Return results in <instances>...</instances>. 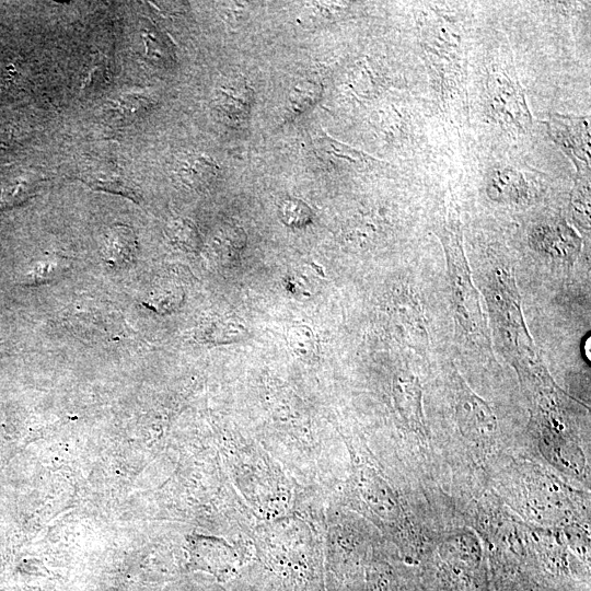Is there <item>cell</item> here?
<instances>
[{
    "label": "cell",
    "mask_w": 591,
    "mask_h": 591,
    "mask_svg": "<svg viewBox=\"0 0 591 591\" xmlns=\"http://www.w3.org/2000/svg\"><path fill=\"white\" fill-rule=\"evenodd\" d=\"M419 39L439 96L444 106L466 105V47L464 31L438 8L418 12Z\"/></svg>",
    "instance_id": "cell-1"
},
{
    "label": "cell",
    "mask_w": 591,
    "mask_h": 591,
    "mask_svg": "<svg viewBox=\"0 0 591 591\" xmlns=\"http://www.w3.org/2000/svg\"><path fill=\"white\" fill-rule=\"evenodd\" d=\"M438 236L447 257L451 297L456 320L474 344L487 348L489 340L486 323L477 291L471 279L463 248L461 222L454 207H449Z\"/></svg>",
    "instance_id": "cell-2"
},
{
    "label": "cell",
    "mask_w": 591,
    "mask_h": 591,
    "mask_svg": "<svg viewBox=\"0 0 591 591\" xmlns=\"http://www.w3.org/2000/svg\"><path fill=\"white\" fill-rule=\"evenodd\" d=\"M484 99L489 118L506 131L518 135L531 128L525 91L507 51L497 54L487 66Z\"/></svg>",
    "instance_id": "cell-3"
},
{
    "label": "cell",
    "mask_w": 591,
    "mask_h": 591,
    "mask_svg": "<svg viewBox=\"0 0 591 591\" xmlns=\"http://www.w3.org/2000/svg\"><path fill=\"white\" fill-rule=\"evenodd\" d=\"M552 141L576 167V174H590V116L552 113L544 121Z\"/></svg>",
    "instance_id": "cell-4"
},
{
    "label": "cell",
    "mask_w": 591,
    "mask_h": 591,
    "mask_svg": "<svg viewBox=\"0 0 591 591\" xmlns=\"http://www.w3.org/2000/svg\"><path fill=\"white\" fill-rule=\"evenodd\" d=\"M531 246L549 259L570 265L579 255L581 239L563 219L535 223L529 233Z\"/></svg>",
    "instance_id": "cell-5"
},
{
    "label": "cell",
    "mask_w": 591,
    "mask_h": 591,
    "mask_svg": "<svg viewBox=\"0 0 591 591\" xmlns=\"http://www.w3.org/2000/svg\"><path fill=\"white\" fill-rule=\"evenodd\" d=\"M486 194L501 205H524L530 198V187L524 174L511 165H497L486 176Z\"/></svg>",
    "instance_id": "cell-6"
},
{
    "label": "cell",
    "mask_w": 591,
    "mask_h": 591,
    "mask_svg": "<svg viewBox=\"0 0 591 591\" xmlns=\"http://www.w3.org/2000/svg\"><path fill=\"white\" fill-rule=\"evenodd\" d=\"M253 99L252 88L244 79L236 77L219 86L216 92L215 107L228 121L241 123L248 116Z\"/></svg>",
    "instance_id": "cell-7"
},
{
    "label": "cell",
    "mask_w": 591,
    "mask_h": 591,
    "mask_svg": "<svg viewBox=\"0 0 591 591\" xmlns=\"http://www.w3.org/2000/svg\"><path fill=\"white\" fill-rule=\"evenodd\" d=\"M317 157L333 166L344 170H361L378 162L372 157L343 143L328 135H320L314 139Z\"/></svg>",
    "instance_id": "cell-8"
},
{
    "label": "cell",
    "mask_w": 591,
    "mask_h": 591,
    "mask_svg": "<svg viewBox=\"0 0 591 591\" xmlns=\"http://www.w3.org/2000/svg\"><path fill=\"white\" fill-rule=\"evenodd\" d=\"M457 416L467 431L477 436H490L496 428V420L484 401L465 387L461 390L457 401Z\"/></svg>",
    "instance_id": "cell-9"
},
{
    "label": "cell",
    "mask_w": 591,
    "mask_h": 591,
    "mask_svg": "<svg viewBox=\"0 0 591 591\" xmlns=\"http://www.w3.org/2000/svg\"><path fill=\"white\" fill-rule=\"evenodd\" d=\"M137 248V237L132 229L119 224L106 233L102 256L113 267H125L136 258Z\"/></svg>",
    "instance_id": "cell-10"
},
{
    "label": "cell",
    "mask_w": 591,
    "mask_h": 591,
    "mask_svg": "<svg viewBox=\"0 0 591 591\" xmlns=\"http://www.w3.org/2000/svg\"><path fill=\"white\" fill-rule=\"evenodd\" d=\"M219 172L218 165L202 154H189L181 159L175 166V173L187 186L200 189L209 186Z\"/></svg>",
    "instance_id": "cell-11"
},
{
    "label": "cell",
    "mask_w": 591,
    "mask_h": 591,
    "mask_svg": "<svg viewBox=\"0 0 591 591\" xmlns=\"http://www.w3.org/2000/svg\"><path fill=\"white\" fill-rule=\"evenodd\" d=\"M245 242L246 236L242 229L227 225L213 235L211 251L219 259H233L243 250Z\"/></svg>",
    "instance_id": "cell-12"
},
{
    "label": "cell",
    "mask_w": 591,
    "mask_h": 591,
    "mask_svg": "<svg viewBox=\"0 0 591 591\" xmlns=\"http://www.w3.org/2000/svg\"><path fill=\"white\" fill-rule=\"evenodd\" d=\"M571 206L576 221L584 229L590 222V174H576L571 192Z\"/></svg>",
    "instance_id": "cell-13"
},
{
    "label": "cell",
    "mask_w": 591,
    "mask_h": 591,
    "mask_svg": "<svg viewBox=\"0 0 591 591\" xmlns=\"http://www.w3.org/2000/svg\"><path fill=\"white\" fill-rule=\"evenodd\" d=\"M349 82L355 93L363 97L373 96L380 86L379 77L367 61L359 62L352 68Z\"/></svg>",
    "instance_id": "cell-14"
},
{
    "label": "cell",
    "mask_w": 591,
    "mask_h": 591,
    "mask_svg": "<svg viewBox=\"0 0 591 591\" xmlns=\"http://www.w3.org/2000/svg\"><path fill=\"white\" fill-rule=\"evenodd\" d=\"M288 343L298 358L312 359L317 355L315 335L306 325L292 326L288 332Z\"/></svg>",
    "instance_id": "cell-15"
},
{
    "label": "cell",
    "mask_w": 591,
    "mask_h": 591,
    "mask_svg": "<svg viewBox=\"0 0 591 591\" xmlns=\"http://www.w3.org/2000/svg\"><path fill=\"white\" fill-rule=\"evenodd\" d=\"M305 18L311 25H322L339 20L349 13V7L343 2H311L305 7Z\"/></svg>",
    "instance_id": "cell-16"
},
{
    "label": "cell",
    "mask_w": 591,
    "mask_h": 591,
    "mask_svg": "<svg viewBox=\"0 0 591 591\" xmlns=\"http://www.w3.org/2000/svg\"><path fill=\"white\" fill-rule=\"evenodd\" d=\"M322 88L312 81L298 83L290 92L289 103L292 115H298L311 107L321 96Z\"/></svg>",
    "instance_id": "cell-17"
},
{
    "label": "cell",
    "mask_w": 591,
    "mask_h": 591,
    "mask_svg": "<svg viewBox=\"0 0 591 591\" xmlns=\"http://www.w3.org/2000/svg\"><path fill=\"white\" fill-rule=\"evenodd\" d=\"M149 106V100L137 94H128L107 104L106 112L119 119L135 118Z\"/></svg>",
    "instance_id": "cell-18"
},
{
    "label": "cell",
    "mask_w": 591,
    "mask_h": 591,
    "mask_svg": "<svg viewBox=\"0 0 591 591\" xmlns=\"http://www.w3.org/2000/svg\"><path fill=\"white\" fill-rule=\"evenodd\" d=\"M202 338L212 341H228L241 337L245 332L243 325L234 322H215L205 325L199 331Z\"/></svg>",
    "instance_id": "cell-19"
},
{
    "label": "cell",
    "mask_w": 591,
    "mask_h": 591,
    "mask_svg": "<svg viewBox=\"0 0 591 591\" xmlns=\"http://www.w3.org/2000/svg\"><path fill=\"white\" fill-rule=\"evenodd\" d=\"M167 234L173 242L182 247L194 250L198 246V232L189 220L178 219L173 221L169 225Z\"/></svg>",
    "instance_id": "cell-20"
},
{
    "label": "cell",
    "mask_w": 591,
    "mask_h": 591,
    "mask_svg": "<svg viewBox=\"0 0 591 591\" xmlns=\"http://www.w3.org/2000/svg\"><path fill=\"white\" fill-rule=\"evenodd\" d=\"M281 220L288 225L300 227L311 220L309 207L299 199H285L279 207Z\"/></svg>",
    "instance_id": "cell-21"
},
{
    "label": "cell",
    "mask_w": 591,
    "mask_h": 591,
    "mask_svg": "<svg viewBox=\"0 0 591 591\" xmlns=\"http://www.w3.org/2000/svg\"><path fill=\"white\" fill-rule=\"evenodd\" d=\"M85 182L95 188L117 193L129 198H134L135 200L138 198L135 190L116 177L90 176L86 177Z\"/></svg>",
    "instance_id": "cell-22"
}]
</instances>
